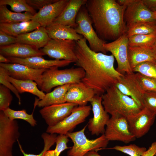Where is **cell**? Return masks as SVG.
Segmentation results:
<instances>
[{
    "label": "cell",
    "mask_w": 156,
    "mask_h": 156,
    "mask_svg": "<svg viewBox=\"0 0 156 156\" xmlns=\"http://www.w3.org/2000/svg\"><path fill=\"white\" fill-rule=\"evenodd\" d=\"M83 37L76 41L75 53L76 64L85 72L81 81L94 91L95 95H102L114 85L123 75L114 66V57L92 50Z\"/></svg>",
    "instance_id": "obj_1"
},
{
    "label": "cell",
    "mask_w": 156,
    "mask_h": 156,
    "mask_svg": "<svg viewBox=\"0 0 156 156\" xmlns=\"http://www.w3.org/2000/svg\"><path fill=\"white\" fill-rule=\"evenodd\" d=\"M85 6L98 36L114 40L126 33L124 15L127 6L114 0H87Z\"/></svg>",
    "instance_id": "obj_2"
},
{
    "label": "cell",
    "mask_w": 156,
    "mask_h": 156,
    "mask_svg": "<svg viewBox=\"0 0 156 156\" xmlns=\"http://www.w3.org/2000/svg\"><path fill=\"white\" fill-rule=\"evenodd\" d=\"M101 96L104 109L111 116H121L127 119L144 108L133 99L122 93L115 85Z\"/></svg>",
    "instance_id": "obj_3"
},
{
    "label": "cell",
    "mask_w": 156,
    "mask_h": 156,
    "mask_svg": "<svg viewBox=\"0 0 156 156\" xmlns=\"http://www.w3.org/2000/svg\"><path fill=\"white\" fill-rule=\"evenodd\" d=\"M54 66L47 69L42 75V82L38 87L43 92L48 93L54 87L81 81L85 72L81 68L72 67L59 70Z\"/></svg>",
    "instance_id": "obj_4"
},
{
    "label": "cell",
    "mask_w": 156,
    "mask_h": 156,
    "mask_svg": "<svg viewBox=\"0 0 156 156\" xmlns=\"http://www.w3.org/2000/svg\"><path fill=\"white\" fill-rule=\"evenodd\" d=\"M87 124L81 130L68 132L66 135L72 141L73 145L67 152L68 156H84L88 152L93 151H97L107 146L109 141L104 134L93 140L87 138L85 131Z\"/></svg>",
    "instance_id": "obj_5"
},
{
    "label": "cell",
    "mask_w": 156,
    "mask_h": 156,
    "mask_svg": "<svg viewBox=\"0 0 156 156\" xmlns=\"http://www.w3.org/2000/svg\"><path fill=\"white\" fill-rule=\"evenodd\" d=\"M76 27L74 29L79 34L86 39L90 48L96 52L106 54L107 51L103 47L105 42L98 36L92 26L91 18L85 5L80 8L77 16Z\"/></svg>",
    "instance_id": "obj_6"
},
{
    "label": "cell",
    "mask_w": 156,
    "mask_h": 156,
    "mask_svg": "<svg viewBox=\"0 0 156 156\" xmlns=\"http://www.w3.org/2000/svg\"><path fill=\"white\" fill-rule=\"evenodd\" d=\"M17 121L0 111V156H13V147L20 136Z\"/></svg>",
    "instance_id": "obj_7"
},
{
    "label": "cell",
    "mask_w": 156,
    "mask_h": 156,
    "mask_svg": "<svg viewBox=\"0 0 156 156\" xmlns=\"http://www.w3.org/2000/svg\"><path fill=\"white\" fill-rule=\"evenodd\" d=\"M128 38L126 33L113 41L105 43L103 47L107 52L112 53L116 61V70L124 75L133 73L129 65L128 58Z\"/></svg>",
    "instance_id": "obj_8"
},
{
    "label": "cell",
    "mask_w": 156,
    "mask_h": 156,
    "mask_svg": "<svg viewBox=\"0 0 156 156\" xmlns=\"http://www.w3.org/2000/svg\"><path fill=\"white\" fill-rule=\"evenodd\" d=\"M92 110L90 105H78L75 107L70 114L63 120L53 126H48L46 132L49 134L66 135L71 132L77 125L85 121Z\"/></svg>",
    "instance_id": "obj_9"
},
{
    "label": "cell",
    "mask_w": 156,
    "mask_h": 156,
    "mask_svg": "<svg viewBox=\"0 0 156 156\" xmlns=\"http://www.w3.org/2000/svg\"><path fill=\"white\" fill-rule=\"evenodd\" d=\"M104 135L109 141H119L127 144L136 138L130 130L127 118L121 116H111L106 125Z\"/></svg>",
    "instance_id": "obj_10"
},
{
    "label": "cell",
    "mask_w": 156,
    "mask_h": 156,
    "mask_svg": "<svg viewBox=\"0 0 156 156\" xmlns=\"http://www.w3.org/2000/svg\"><path fill=\"white\" fill-rule=\"evenodd\" d=\"M76 46L75 40L51 39L40 50L45 55L55 60H68L75 63L77 60L75 51Z\"/></svg>",
    "instance_id": "obj_11"
},
{
    "label": "cell",
    "mask_w": 156,
    "mask_h": 156,
    "mask_svg": "<svg viewBox=\"0 0 156 156\" xmlns=\"http://www.w3.org/2000/svg\"><path fill=\"white\" fill-rule=\"evenodd\" d=\"M101 95H95L90 101L93 117L89 119L88 127L92 135L104 134L105 128L110 118L102 104Z\"/></svg>",
    "instance_id": "obj_12"
},
{
    "label": "cell",
    "mask_w": 156,
    "mask_h": 156,
    "mask_svg": "<svg viewBox=\"0 0 156 156\" xmlns=\"http://www.w3.org/2000/svg\"><path fill=\"white\" fill-rule=\"evenodd\" d=\"M0 66L6 69L10 76L19 80H33L37 83L38 87L42 84V74L47 70L34 69L18 63H0Z\"/></svg>",
    "instance_id": "obj_13"
},
{
    "label": "cell",
    "mask_w": 156,
    "mask_h": 156,
    "mask_svg": "<svg viewBox=\"0 0 156 156\" xmlns=\"http://www.w3.org/2000/svg\"><path fill=\"white\" fill-rule=\"evenodd\" d=\"M77 106L68 102L54 104L43 107L39 112L48 126H53L69 115Z\"/></svg>",
    "instance_id": "obj_14"
},
{
    "label": "cell",
    "mask_w": 156,
    "mask_h": 156,
    "mask_svg": "<svg viewBox=\"0 0 156 156\" xmlns=\"http://www.w3.org/2000/svg\"><path fill=\"white\" fill-rule=\"evenodd\" d=\"M156 116L144 108L139 113L127 119L130 130L136 138L142 137L148 132Z\"/></svg>",
    "instance_id": "obj_15"
},
{
    "label": "cell",
    "mask_w": 156,
    "mask_h": 156,
    "mask_svg": "<svg viewBox=\"0 0 156 156\" xmlns=\"http://www.w3.org/2000/svg\"><path fill=\"white\" fill-rule=\"evenodd\" d=\"M114 85L122 93L131 97L143 107V99L145 92L134 73L123 75Z\"/></svg>",
    "instance_id": "obj_16"
},
{
    "label": "cell",
    "mask_w": 156,
    "mask_h": 156,
    "mask_svg": "<svg viewBox=\"0 0 156 156\" xmlns=\"http://www.w3.org/2000/svg\"><path fill=\"white\" fill-rule=\"evenodd\" d=\"M124 18L127 29L138 23L155 21L154 12L147 8L142 0H137L135 2L127 7L124 13Z\"/></svg>",
    "instance_id": "obj_17"
},
{
    "label": "cell",
    "mask_w": 156,
    "mask_h": 156,
    "mask_svg": "<svg viewBox=\"0 0 156 156\" xmlns=\"http://www.w3.org/2000/svg\"><path fill=\"white\" fill-rule=\"evenodd\" d=\"M69 0H58L39 10L31 20L44 27L51 24L62 13Z\"/></svg>",
    "instance_id": "obj_18"
},
{
    "label": "cell",
    "mask_w": 156,
    "mask_h": 156,
    "mask_svg": "<svg viewBox=\"0 0 156 156\" xmlns=\"http://www.w3.org/2000/svg\"><path fill=\"white\" fill-rule=\"evenodd\" d=\"M95 95L92 89L81 81L70 84L65 96V102L79 106L85 105Z\"/></svg>",
    "instance_id": "obj_19"
},
{
    "label": "cell",
    "mask_w": 156,
    "mask_h": 156,
    "mask_svg": "<svg viewBox=\"0 0 156 156\" xmlns=\"http://www.w3.org/2000/svg\"><path fill=\"white\" fill-rule=\"evenodd\" d=\"M7 58L11 63L20 64L38 69H47L54 66L63 67L73 63L71 61L66 60H47L41 56H34L25 58Z\"/></svg>",
    "instance_id": "obj_20"
},
{
    "label": "cell",
    "mask_w": 156,
    "mask_h": 156,
    "mask_svg": "<svg viewBox=\"0 0 156 156\" xmlns=\"http://www.w3.org/2000/svg\"><path fill=\"white\" fill-rule=\"evenodd\" d=\"M0 53L7 57L21 58L45 55L40 50L28 44L19 43L0 47Z\"/></svg>",
    "instance_id": "obj_21"
},
{
    "label": "cell",
    "mask_w": 156,
    "mask_h": 156,
    "mask_svg": "<svg viewBox=\"0 0 156 156\" xmlns=\"http://www.w3.org/2000/svg\"><path fill=\"white\" fill-rule=\"evenodd\" d=\"M87 0H69L64 9L52 23L62 24L75 29L77 16L81 8Z\"/></svg>",
    "instance_id": "obj_22"
},
{
    "label": "cell",
    "mask_w": 156,
    "mask_h": 156,
    "mask_svg": "<svg viewBox=\"0 0 156 156\" xmlns=\"http://www.w3.org/2000/svg\"><path fill=\"white\" fill-rule=\"evenodd\" d=\"M16 37L17 43L28 44L38 49L44 47L51 39L45 27L42 26Z\"/></svg>",
    "instance_id": "obj_23"
},
{
    "label": "cell",
    "mask_w": 156,
    "mask_h": 156,
    "mask_svg": "<svg viewBox=\"0 0 156 156\" xmlns=\"http://www.w3.org/2000/svg\"><path fill=\"white\" fill-rule=\"evenodd\" d=\"M128 58L129 65L132 70L137 66L140 63L156 61V55L153 52L151 47H131L129 46Z\"/></svg>",
    "instance_id": "obj_24"
},
{
    "label": "cell",
    "mask_w": 156,
    "mask_h": 156,
    "mask_svg": "<svg viewBox=\"0 0 156 156\" xmlns=\"http://www.w3.org/2000/svg\"><path fill=\"white\" fill-rule=\"evenodd\" d=\"M45 28L51 39L77 41L83 37L78 34L74 28L62 24L52 23Z\"/></svg>",
    "instance_id": "obj_25"
},
{
    "label": "cell",
    "mask_w": 156,
    "mask_h": 156,
    "mask_svg": "<svg viewBox=\"0 0 156 156\" xmlns=\"http://www.w3.org/2000/svg\"><path fill=\"white\" fill-rule=\"evenodd\" d=\"M70 84L58 86L52 92L45 94L44 98L39 100L36 99L34 106L44 107L51 105L65 103V97Z\"/></svg>",
    "instance_id": "obj_26"
},
{
    "label": "cell",
    "mask_w": 156,
    "mask_h": 156,
    "mask_svg": "<svg viewBox=\"0 0 156 156\" xmlns=\"http://www.w3.org/2000/svg\"><path fill=\"white\" fill-rule=\"evenodd\" d=\"M41 26L38 23L31 20L14 23H0V30L14 36L34 31Z\"/></svg>",
    "instance_id": "obj_27"
},
{
    "label": "cell",
    "mask_w": 156,
    "mask_h": 156,
    "mask_svg": "<svg viewBox=\"0 0 156 156\" xmlns=\"http://www.w3.org/2000/svg\"><path fill=\"white\" fill-rule=\"evenodd\" d=\"M8 80L16 88L18 92L21 94L27 92L38 96L39 100L43 99L45 94L37 87L38 84L31 79L19 80L14 79L8 74L7 76Z\"/></svg>",
    "instance_id": "obj_28"
},
{
    "label": "cell",
    "mask_w": 156,
    "mask_h": 156,
    "mask_svg": "<svg viewBox=\"0 0 156 156\" xmlns=\"http://www.w3.org/2000/svg\"><path fill=\"white\" fill-rule=\"evenodd\" d=\"M33 15L30 13L12 12L6 5H0V23H14L31 20Z\"/></svg>",
    "instance_id": "obj_29"
},
{
    "label": "cell",
    "mask_w": 156,
    "mask_h": 156,
    "mask_svg": "<svg viewBox=\"0 0 156 156\" xmlns=\"http://www.w3.org/2000/svg\"><path fill=\"white\" fill-rule=\"evenodd\" d=\"M126 33L128 38L137 34L156 35V22L146 21L135 23L128 28Z\"/></svg>",
    "instance_id": "obj_30"
},
{
    "label": "cell",
    "mask_w": 156,
    "mask_h": 156,
    "mask_svg": "<svg viewBox=\"0 0 156 156\" xmlns=\"http://www.w3.org/2000/svg\"><path fill=\"white\" fill-rule=\"evenodd\" d=\"M3 111L11 120L21 119L26 121L32 127H34L37 125V121L33 116V113L29 114L25 109L15 110L9 107Z\"/></svg>",
    "instance_id": "obj_31"
},
{
    "label": "cell",
    "mask_w": 156,
    "mask_h": 156,
    "mask_svg": "<svg viewBox=\"0 0 156 156\" xmlns=\"http://www.w3.org/2000/svg\"><path fill=\"white\" fill-rule=\"evenodd\" d=\"M156 39V35L137 34L128 37L129 46L131 47H152Z\"/></svg>",
    "instance_id": "obj_32"
},
{
    "label": "cell",
    "mask_w": 156,
    "mask_h": 156,
    "mask_svg": "<svg viewBox=\"0 0 156 156\" xmlns=\"http://www.w3.org/2000/svg\"><path fill=\"white\" fill-rule=\"evenodd\" d=\"M10 5L11 10L16 12L25 11L33 15L37 13L35 10L27 3L26 0H0V5Z\"/></svg>",
    "instance_id": "obj_33"
},
{
    "label": "cell",
    "mask_w": 156,
    "mask_h": 156,
    "mask_svg": "<svg viewBox=\"0 0 156 156\" xmlns=\"http://www.w3.org/2000/svg\"><path fill=\"white\" fill-rule=\"evenodd\" d=\"M41 136L44 141V146L41 152L37 155L26 153L18 140L17 141L20 150L23 156H44L46 152L49 150L51 146L55 143L57 135L56 134H51L46 132L42 133Z\"/></svg>",
    "instance_id": "obj_34"
},
{
    "label": "cell",
    "mask_w": 156,
    "mask_h": 156,
    "mask_svg": "<svg viewBox=\"0 0 156 156\" xmlns=\"http://www.w3.org/2000/svg\"><path fill=\"white\" fill-rule=\"evenodd\" d=\"M104 149H114L130 156H142L147 150L145 147H140L134 144L123 146L116 145Z\"/></svg>",
    "instance_id": "obj_35"
},
{
    "label": "cell",
    "mask_w": 156,
    "mask_h": 156,
    "mask_svg": "<svg viewBox=\"0 0 156 156\" xmlns=\"http://www.w3.org/2000/svg\"><path fill=\"white\" fill-rule=\"evenodd\" d=\"M66 135H59L57 136L55 148L53 150H49L45 153L44 156H59L61 153L65 150L70 148L67 144L69 141Z\"/></svg>",
    "instance_id": "obj_36"
},
{
    "label": "cell",
    "mask_w": 156,
    "mask_h": 156,
    "mask_svg": "<svg viewBox=\"0 0 156 156\" xmlns=\"http://www.w3.org/2000/svg\"><path fill=\"white\" fill-rule=\"evenodd\" d=\"M133 72L139 73L156 79V61L144 62L137 66Z\"/></svg>",
    "instance_id": "obj_37"
},
{
    "label": "cell",
    "mask_w": 156,
    "mask_h": 156,
    "mask_svg": "<svg viewBox=\"0 0 156 156\" xmlns=\"http://www.w3.org/2000/svg\"><path fill=\"white\" fill-rule=\"evenodd\" d=\"M135 74L140 86L145 92L156 91V79L139 73Z\"/></svg>",
    "instance_id": "obj_38"
},
{
    "label": "cell",
    "mask_w": 156,
    "mask_h": 156,
    "mask_svg": "<svg viewBox=\"0 0 156 156\" xmlns=\"http://www.w3.org/2000/svg\"><path fill=\"white\" fill-rule=\"evenodd\" d=\"M143 106L156 115V91L145 92L143 97Z\"/></svg>",
    "instance_id": "obj_39"
},
{
    "label": "cell",
    "mask_w": 156,
    "mask_h": 156,
    "mask_svg": "<svg viewBox=\"0 0 156 156\" xmlns=\"http://www.w3.org/2000/svg\"><path fill=\"white\" fill-rule=\"evenodd\" d=\"M13 97L10 90L2 84L0 85V111H3L11 104Z\"/></svg>",
    "instance_id": "obj_40"
},
{
    "label": "cell",
    "mask_w": 156,
    "mask_h": 156,
    "mask_svg": "<svg viewBox=\"0 0 156 156\" xmlns=\"http://www.w3.org/2000/svg\"><path fill=\"white\" fill-rule=\"evenodd\" d=\"M8 75L7 70L4 68L0 66V83L8 88L15 95L18 101V103H21V98L19 93L14 86L7 79V76Z\"/></svg>",
    "instance_id": "obj_41"
},
{
    "label": "cell",
    "mask_w": 156,
    "mask_h": 156,
    "mask_svg": "<svg viewBox=\"0 0 156 156\" xmlns=\"http://www.w3.org/2000/svg\"><path fill=\"white\" fill-rule=\"evenodd\" d=\"M58 0H26L27 3L35 10H39L45 6L54 3Z\"/></svg>",
    "instance_id": "obj_42"
},
{
    "label": "cell",
    "mask_w": 156,
    "mask_h": 156,
    "mask_svg": "<svg viewBox=\"0 0 156 156\" xmlns=\"http://www.w3.org/2000/svg\"><path fill=\"white\" fill-rule=\"evenodd\" d=\"M17 43L16 37L10 35L0 30V47L9 45Z\"/></svg>",
    "instance_id": "obj_43"
},
{
    "label": "cell",
    "mask_w": 156,
    "mask_h": 156,
    "mask_svg": "<svg viewBox=\"0 0 156 156\" xmlns=\"http://www.w3.org/2000/svg\"><path fill=\"white\" fill-rule=\"evenodd\" d=\"M143 4L151 11H156V0H142Z\"/></svg>",
    "instance_id": "obj_44"
},
{
    "label": "cell",
    "mask_w": 156,
    "mask_h": 156,
    "mask_svg": "<svg viewBox=\"0 0 156 156\" xmlns=\"http://www.w3.org/2000/svg\"><path fill=\"white\" fill-rule=\"evenodd\" d=\"M142 156H156V141L151 144Z\"/></svg>",
    "instance_id": "obj_45"
},
{
    "label": "cell",
    "mask_w": 156,
    "mask_h": 156,
    "mask_svg": "<svg viewBox=\"0 0 156 156\" xmlns=\"http://www.w3.org/2000/svg\"><path fill=\"white\" fill-rule=\"evenodd\" d=\"M116 1L120 5L125 6L127 7L135 2L137 0H118Z\"/></svg>",
    "instance_id": "obj_46"
},
{
    "label": "cell",
    "mask_w": 156,
    "mask_h": 156,
    "mask_svg": "<svg viewBox=\"0 0 156 156\" xmlns=\"http://www.w3.org/2000/svg\"><path fill=\"white\" fill-rule=\"evenodd\" d=\"M0 63H8L10 62V61L7 57L0 54Z\"/></svg>",
    "instance_id": "obj_47"
},
{
    "label": "cell",
    "mask_w": 156,
    "mask_h": 156,
    "mask_svg": "<svg viewBox=\"0 0 156 156\" xmlns=\"http://www.w3.org/2000/svg\"><path fill=\"white\" fill-rule=\"evenodd\" d=\"M84 156H102L99 154L97 151H90L86 153Z\"/></svg>",
    "instance_id": "obj_48"
},
{
    "label": "cell",
    "mask_w": 156,
    "mask_h": 156,
    "mask_svg": "<svg viewBox=\"0 0 156 156\" xmlns=\"http://www.w3.org/2000/svg\"><path fill=\"white\" fill-rule=\"evenodd\" d=\"M152 50L156 55V39L153 46L151 47Z\"/></svg>",
    "instance_id": "obj_49"
},
{
    "label": "cell",
    "mask_w": 156,
    "mask_h": 156,
    "mask_svg": "<svg viewBox=\"0 0 156 156\" xmlns=\"http://www.w3.org/2000/svg\"><path fill=\"white\" fill-rule=\"evenodd\" d=\"M154 18L156 22V11L154 12Z\"/></svg>",
    "instance_id": "obj_50"
}]
</instances>
